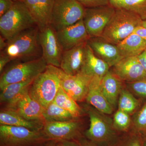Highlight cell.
Segmentation results:
<instances>
[{"instance_id": "1", "label": "cell", "mask_w": 146, "mask_h": 146, "mask_svg": "<svg viewBox=\"0 0 146 146\" xmlns=\"http://www.w3.org/2000/svg\"><path fill=\"white\" fill-rule=\"evenodd\" d=\"M39 33L36 26L27 29L7 41V46L3 51L11 60H29L42 57Z\"/></svg>"}, {"instance_id": "2", "label": "cell", "mask_w": 146, "mask_h": 146, "mask_svg": "<svg viewBox=\"0 0 146 146\" xmlns=\"http://www.w3.org/2000/svg\"><path fill=\"white\" fill-rule=\"evenodd\" d=\"M143 20L137 14L125 9H115V12L102 36L108 42L117 45L132 34Z\"/></svg>"}, {"instance_id": "3", "label": "cell", "mask_w": 146, "mask_h": 146, "mask_svg": "<svg viewBox=\"0 0 146 146\" xmlns=\"http://www.w3.org/2000/svg\"><path fill=\"white\" fill-rule=\"evenodd\" d=\"M36 26L34 19L23 2H14L10 10L0 17L1 35L7 41L21 32Z\"/></svg>"}, {"instance_id": "4", "label": "cell", "mask_w": 146, "mask_h": 146, "mask_svg": "<svg viewBox=\"0 0 146 146\" xmlns=\"http://www.w3.org/2000/svg\"><path fill=\"white\" fill-rule=\"evenodd\" d=\"M47 66L46 62L42 56L12 64L1 74V91L11 84L35 79L46 69Z\"/></svg>"}, {"instance_id": "5", "label": "cell", "mask_w": 146, "mask_h": 146, "mask_svg": "<svg viewBox=\"0 0 146 146\" xmlns=\"http://www.w3.org/2000/svg\"><path fill=\"white\" fill-rule=\"evenodd\" d=\"M60 87V79L52 66L48 65L46 69L33 80L29 94L45 108L53 101Z\"/></svg>"}, {"instance_id": "6", "label": "cell", "mask_w": 146, "mask_h": 146, "mask_svg": "<svg viewBox=\"0 0 146 146\" xmlns=\"http://www.w3.org/2000/svg\"><path fill=\"white\" fill-rule=\"evenodd\" d=\"M47 141L42 130L0 125V146H42Z\"/></svg>"}, {"instance_id": "7", "label": "cell", "mask_w": 146, "mask_h": 146, "mask_svg": "<svg viewBox=\"0 0 146 146\" xmlns=\"http://www.w3.org/2000/svg\"><path fill=\"white\" fill-rule=\"evenodd\" d=\"M87 107L90 125L85 132L86 138L96 145L112 142L116 136L113 121L93 106Z\"/></svg>"}, {"instance_id": "8", "label": "cell", "mask_w": 146, "mask_h": 146, "mask_svg": "<svg viewBox=\"0 0 146 146\" xmlns=\"http://www.w3.org/2000/svg\"><path fill=\"white\" fill-rule=\"evenodd\" d=\"M85 8L76 0H54L50 25L56 32L83 19Z\"/></svg>"}, {"instance_id": "9", "label": "cell", "mask_w": 146, "mask_h": 146, "mask_svg": "<svg viewBox=\"0 0 146 146\" xmlns=\"http://www.w3.org/2000/svg\"><path fill=\"white\" fill-rule=\"evenodd\" d=\"M115 12L110 5L85 8L83 21L90 37L101 36Z\"/></svg>"}, {"instance_id": "10", "label": "cell", "mask_w": 146, "mask_h": 146, "mask_svg": "<svg viewBox=\"0 0 146 146\" xmlns=\"http://www.w3.org/2000/svg\"><path fill=\"white\" fill-rule=\"evenodd\" d=\"M52 66L60 79V86L76 102L86 100L91 78L81 74L70 75L60 68Z\"/></svg>"}, {"instance_id": "11", "label": "cell", "mask_w": 146, "mask_h": 146, "mask_svg": "<svg viewBox=\"0 0 146 146\" xmlns=\"http://www.w3.org/2000/svg\"><path fill=\"white\" fill-rule=\"evenodd\" d=\"M80 124L76 119L66 121L45 123L42 132L48 141H73L79 136Z\"/></svg>"}, {"instance_id": "12", "label": "cell", "mask_w": 146, "mask_h": 146, "mask_svg": "<svg viewBox=\"0 0 146 146\" xmlns=\"http://www.w3.org/2000/svg\"><path fill=\"white\" fill-rule=\"evenodd\" d=\"M42 57L47 65L60 68L63 50L58 40L56 32L50 25L39 33Z\"/></svg>"}, {"instance_id": "13", "label": "cell", "mask_w": 146, "mask_h": 146, "mask_svg": "<svg viewBox=\"0 0 146 146\" xmlns=\"http://www.w3.org/2000/svg\"><path fill=\"white\" fill-rule=\"evenodd\" d=\"M56 35L63 52L87 43L90 38L83 19L70 26L56 32Z\"/></svg>"}, {"instance_id": "14", "label": "cell", "mask_w": 146, "mask_h": 146, "mask_svg": "<svg viewBox=\"0 0 146 146\" xmlns=\"http://www.w3.org/2000/svg\"><path fill=\"white\" fill-rule=\"evenodd\" d=\"M112 68L115 75L125 83L134 82L146 77V71L137 56L124 58Z\"/></svg>"}, {"instance_id": "15", "label": "cell", "mask_w": 146, "mask_h": 146, "mask_svg": "<svg viewBox=\"0 0 146 146\" xmlns=\"http://www.w3.org/2000/svg\"><path fill=\"white\" fill-rule=\"evenodd\" d=\"M87 44L94 54L107 63L110 68L123 58L117 45L110 43L101 36L90 37Z\"/></svg>"}, {"instance_id": "16", "label": "cell", "mask_w": 146, "mask_h": 146, "mask_svg": "<svg viewBox=\"0 0 146 146\" xmlns=\"http://www.w3.org/2000/svg\"><path fill=\"white\" fill-rule=\"evenodd\" d=\"M20 1L27 7L40 31L50 25L54 0Z\"/></svg>"}, {"instance_id": "17", "label": "cell", "mask_w": 146, "mask_h": 146, "mask_svg": "<svg viewBox=\"0 0 146 146\" xmlns=\"http://www.w3.org/2000/svg\"><path fill=\"white\" fill-rule=\"evenodd\" d=\"M86 44L87 43H84L63 52L60 69L70 75L79 74L85 60Z\"/></svg>"}, {"instance_id": "18", "label": "cell", "mask_w": 146, "mask_h": 146, "mask_svg": "<svg viewBox=\"0 0 146 146\" xmlns=\"http://www.w3.org/2000/svg\"><path fill=\"white\" fill-rule=\"evenodd\" d=\"M110 67L107 63L94 54L87 44L85 60L80 74L91 79L102 80L110 70Z\"/></svg>"}, {"instance_id": "19", "label": "cell", "mask_w": 146, "mask_h": 146, "mask_svg": "<svg viewBox=\"0 0 146 146\" xmlns=\"http://www.w3.org/2000/svg\"><path fill=\"white\" fill-rule=\"evenodd\" d=\"M44 108L38 102L27 94L12 107L9 109L15 111L21 117L31 121L44 122L43 112Z\"/></svg>"}, {"instance_id": "20", "label": "cell", "mask_w": 146, "mask_h": 146, "mask_svg": "<svg viewBox=\"0 0 146 146\" xmlns=\"http://www.w3.org/2000/svg\"><path fill=\"white\" fill-rule=\"evenodd\" d=\"M34 79L11 84L1 91L0 101L1 104L9 109L16 104L21 98L29 94L31 85Z\"/></svg>"}, {"instance_id": "21", "label": "cell", "mask_w": 146, "mask_h": 146, "mask_svg": "<svg viewBox=\"0 0 146 146\" xmlns=\"http://www.w3.org/2000/svg\"><path fill=\"white\" fill-rule=\"evenodd\" d=\"M123 82L112 71L110 70L104 77L101 82L103 94L113 109L118 106L120 92L123 88Z\"/></svg>"}, {"instance_id": "22", "label": "cell", "mask_w": 146, "mask_h": 146, "mask_svg": "<svg viewBox=\"0 0 146 146\" xmlns=\"http://www.w3.org/2000/svg\"><path fill=\"white\" fill-rule=\"evenodd\" d=\"M102 80L91 79L86 100L91 106L102 113L111 115L114 109L102 92L100 87Z\"/></svg>"}, {"instance_id": "23", "label": "cell", "mask_w": 146, "mask_h": 146, "mask_svg": "<svg viewBox=\"0 0 146 146\" xmlns=\"http://www.w3.org/2000/svg\"><path fill=\"white\" fill-rule=\"evenodd\" d=\"M45 123L42 121H31L21 117L12 110L5 109L0 112V124L3 125L23 127L31 130H42Z\"/></svg>"}, {"instance_id": "24", "label": "cell", "mask_w": 146, "mask_h": 146, "mask_svg": "<svg viewBox=\"0 0 146 146\" xmlns=\"http://www.w3.org/2000/svg\"><path fill=\"white\" fill-rule=\"evenodd\" d=\"M117 46L123 58L138 56L146 49V42L133 33Z\"/></svg>"}, {"instance_id": "25", "label": "cell", "mask_w": 146, "mask_h": 146, "mask_svg": "<svg viewBox=\"0 0 146 146\" xmlns=\"http://www.w3.org/2000/svg\"><path fill=\"white\" fill-rule=\"evenodd\" d=\"M109 4L115 9L133 12L146 21V0H109Z\"/></svg>"}, {"instance_id": "26", "label": "cell", "mask_w": 146, "mask_h": 146, "mask_svg": "<svg viewBox=\"0 0 146 146\" xmlns=\"http://www.w3.org/2000/svg\"><path fill=\"white\" fill-rule=\"evenodd\" d=\"M53 102L58 106L70 112L76 119L82 115V110L76 102L71 98L61 86L58 89Z\"/></svg>"}, {"instance_id": "27", "label": "cell", "mask_w": 146, "mask_h": 146, "mask_svg": "<svg viewBox=\"0 0 146 146\" xmlns=\"http://www.w3.org/2000/svg\"><path fill=\"white\" fill-rule=\"evenodd\" d=\"M142 100L135 98L126 88H123L118 100V110L129 115L133 114L141 107Z\"/></svg>"}, {"instance_id": "28", "label": "cell", "mask_w": 146, "mask_h": 146, "mask_svg": "<svg viewBox=\"0 0 146 146\" xmlns=\"http://www.w3.org/2000/svg\"><path fill=\"white\" fill-rule=\"evenodd\" d=\"M43 117L45 123L66 121L77 119L70 112L58 106L53 101L44 108Z\"/></svg>"}, {"instance_id": "29", "label": "cell", "mask_w": 146, "mask_h": 146, "mask_svg": "<svg viewBox=\"0 0 146 146\" xmlns=\"http://www.w3.org/2000/svg\"><path fill=\"white\" fill-rule=\"evenodd\" d=\"M130 115L126 112L118 109L114 114L112 120L115 129L120 131L127 130L131 124Z\"/></svg>"}, {"instance_id": "30", "label": "cell", "mask_w": 146, "mask_h": 146, "mask_svg": "<svg viewBox=\"0 0 146 146\" xmlns=\"http://www.w3.org/2000/svg\"><path fill=\"white\" fill-rule=\"evenodd\" d=\"M132 123L137 131L146 132V101L133 114Z\"/></svg>"}, {"instance_id": "31", "label": "cell", "mask_w": 146, "mask_h": 146, "mask_svg": "<svg viewBox=\"0 0 146 146\" xmlns=\"http://www.w3.org/2000/svg\"><path fill=\"white\" fill-rule=\"evenodd\" d=\"M126 88L141 100L146 99V77L132 82L125 83Z\"/></svg>"}, {"instance_id": "32", "label": "cell", "mask_w": 146, "mask_h": 146, "mask_svg": "<svg viewBox=\"0 0 146 146\" xmlns=\"http://www.w3.org/2000/svg\"><path fill=\"white\" fill-rule=\"evenodd\" d=\"M117 146H142V138L138 134L129 135Z\"/></svg>"}, {"instance_id": "33", "label": "cell", "mask_w": 146, "mask_h": 146, "mask_svg": "<svg viewBox=\"0 0 146 146\" xmlns=\"http://www.w3.org/2000/svg\"><path fill=\"white\" fill-rule=\"evenodd\" d=\"M85 8H91L108 5L109 0H76Z\"/></svg>"}, {"instance_id": "34", "label": "cell", "mask_w": 146, "mask_h": 146, "mask_svg": "<svg viewBox=\"0 0 146 146\" xmlns=\"http://www.w3.org/2000/svg\"><path fill=\"white\" fill-rule=\"evenodd\" d=\"M14 2L13 0H0V17L10 10Z\"/></svg>"}, {"instance_id": "35", "label": "cell", "mask_w": 146, "mask_h": 146, "mask_svg": "<svg viewBox=\"0 0 146 146\" xmlns=\"http://www.w3.org/2000/svg\"><path fill=\"white\" fill-rule=\"evenodd\" d=\"M11 60V59L9 56L3 51H1V55H0V73L1 74L3 72L6 65Z\"/></svg>"}, {"instance_id": "36", "label": "cell", "mask_w": 146, "mask_h": 146, "mask_svg": "<svg viewBox=\"0 0 146 146\" xmlns=\"http://www.w3.org/2000/svg\"><path fill=\"white\" fill-rule=\"evenodd\" d=\"M133 33L137 35L146 42V28L142 25L137 27Z\"/></svg>"}, {"instance_id": "37", "label": "cell", "mask_w": 146, "mask_h": 146, "mask_svg": "<svg viewBox=\"0 0 146 146\" xmlns=\"http://www.w3.org/2000/svg\"><path fill=\"white\" fill-rule=\"evenodd\" d=\"M137 57L140 63L146 71V49Z\"/></svg>"}, {"instance_id": "38", "label": "cell", "mask_w": 146, "mask_h": 146, "mask_svg": "<svg viewBox=\"0 0 146 146\" xmlns=\"http://www.w3.org/2000/svg\"><path fill=\"white\" fill-rule=\"evenodd\" d=\"M60 143L63 146H82L81 144L73 141H63Z\"/></svg>"}, {"instance_id": "39", "label": "cell", "mask_w": 146, "mask_h": 146, "mask_svg": "<svg viewBox=\"0 0 146 146\" xmlns=\"http://www.w3.org/2000/svg\"><path fill=\"white\" fill-rule=\"evenodd\" d=\"M7 45V40L3 37L2 35H0V50L2 51L5 49Z\"/></svg>"}, {"instance_id": "40", "label": "cell", "mask_w": 146, "mask_h": 146, "mask_svg": "<svg viewBox=\"0 0 146 146\" xmlns=\"http://www.w3.org/2000/svg\"><path fill=\"white\" fill-rule=\"evenodd\" d=\"M81 144L82 146H98L96 145L93 144V143H89V142H86V141L82 142Z\"/></svg>"}, {"instance_id": "41", "label": "cell", "mask_w": 146, "mask_h": 146, "mask_svg": "<svg viewBox=\"0 0 146 146\" xmlns=\"http://www.w3.org/2000/svg\"><path fill=\"white\" fill-rule=\"evenodd\" d=\"M142 146H146V135L142 138Z\"/></svg>"}, {"instance_id": "42", "label": "cell", "mask_w": 146, "mask_h": 146, "mask_svg": "<svg viewBox=\"0 0 146 146\" xmlns=\"http://www.w3.org/2000/svg\"><path fill=\"white\" fill-rule=\"evenodd\" d=\"M54 142V141H52V142L47 144V145H46L44 146H55Z\"/></svg>"}, {"instance_id": "43", "label": "cell", "mask_w": 146, "mask_h": 146, "mask_svg": "<svg viewBox=\"0 0 146 146\" xmlns=\"http://www.w3.org/2000/svg\"><path fill=\"white\" fill-rule=\"evenodd\" d=\"M142 25L146 28V21H143V22H142Z\"/></svg>"}, {"instance_id": "44", "label": "cell", "mask_w": 146, "mask_h": 146, "mask_svg": "<svg viewBox=\"0 0 146 146\" xmlns=\"http://www.w3.org/2000/svg\"><path fill=\"white\" fill-rule=\"evenodd\" d=\"M63 146L62 145H61V144L60 143H59V144H58L57 145H56V146Z\"/></svg>"}, {"instance_id": "45", "label": "cell", "mask_w": 146, "mask_h": 146, "mask_svg": "<svg viewBox=\"0 0 146 146\" xmlns=\"http://www.w3.org/2000/svg\"><path fill=\"white\" fill-rule=\"evenodd\" d=\"M14 2L17 1H20V0H13Z\"/></svg>"}]
</instances>
